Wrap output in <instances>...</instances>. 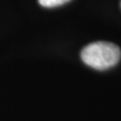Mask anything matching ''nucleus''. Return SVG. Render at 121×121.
I'll return each mask as SVG.
<instances>
[{"label": "nucleus", "mask_w": 121, "mask_h": 121, "mask_svg": "<svg viewBox=\"0 0 121 121\" xmlns=\"http://www.w3.org/2000/svg\"><path fill=\"white\" fill-rule=\"evenodd\" d=\"M121 51L116 44L95 42L86 45L81 52V58L86 65L95 69H107L118 64Z\"/></svg>", "instance_id": "obj_1"}, {"label": "nucleus", "mask_w": 121, "mask_h": 121, "mask_svg": "<svg viewBox=\"0 0 121 121\" xmlns=\"http://www.w3.org/2000/svg\"><path fill=\"white\" fill-rule=\"evenodd\" d=\"M69 0H38L40 6L46 7V8H53V7H57L60 4H64L69 2Z\"/></svg>", "instance_id": "obj_2"}]
</instances>
